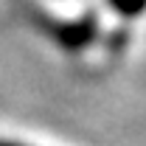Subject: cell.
Instances as JSON below:
<instances>
[{
	"label": "cell",
	"mask_w": 146,
	"mask_h": 146,
	"mask_svg": "<svg viewBox=\"0 0 146 146\" xmlns=\"http://www.w3.org/2000/svg\"><path fill=\"white\" fill-rule=\"evenodd\" d=\"M56 36L68 45V48H76V45H84L93 36V23L84 20V23H73V25H59Z\"/></svg>",
	"instance_id": "obj_1"
},
{
	"label": "cell",
	"mask_w": 146,
	"mask_h": 146,
	"mask_svg": "<svg viewBox=\"0 0 146 146\" xmlns=\"http://www.w3.org/2000/svg\"><path fill=\"white\" fill-rule=\"evenodd\" d=\"M110 6L115 11H121L124 17H135L146 9V0H110Z\"/></svg>",
	"instance_id": "obj_2"
},
{
	"label": "cell",
	"mask_w": 146,
	"mask_h": 146,
	"mask_svg": "<svg viewBox=\"0 0 146 146\" xmlns=\"http://www.w3.org/2000/svg\"><path fill=\"white\" fill-rule=\"evenodd\" d=\"M0 146H25V143H14V141H0Z\"/></svg>",
	"instance_id": "obj_3"
}]
</instances>
